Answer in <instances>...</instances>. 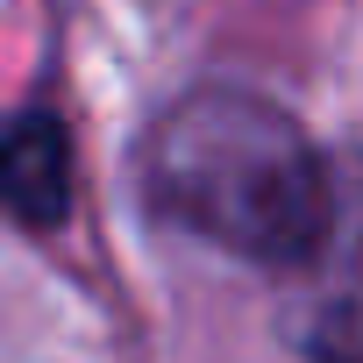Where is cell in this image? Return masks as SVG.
Masks as SVG:
<instances>
[{"label":"cell","instance_id":"1","mask_svg":"<svg viewBox=\"0 0 363 363\" xmlns=\"http://www.w3.org/2000/svg\"><path fill=\"white\" fill-rule=\"evenodd\" d=\"M135 186L157 221L271 278H299L335 214V164L264 93L200 86L135 143Z\"/></svg>","mask_w":363,"mask_h":363},{"label":"cell","instance_id":"2","mask_svg":"<svg viewBox=\"0 0 363 363\" xmlns=\"http://www.w3.org/2000/svg\"><path fill=\"white\" fill-rule=\"evenodd\" d=\"M292 342L313 363H363V157L335 164V214L292 278Z\"/></svg>","mask_w":363,"mask_h":363},{"label":"cell","instance_id":"3","mask_svg":"<svg viewBox=\"0 0 363 363\" xmlns=\"http://www.w3.org/2000/svg\"><path fill=\"white\" fill-rule=\"evenodd\" d=\"M0 178H8V207L29 235L57 228L72 214V135L57 107H22L0 150Z\"/></svg>","mask_w":363,"mask_h":363}]
</instances>
